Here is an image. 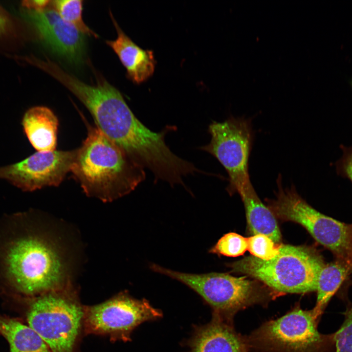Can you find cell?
Masks as SVG:
<instances>
[{
	"label": "cell",
	"mask_w": 352,
	"mask_h": 352,
	"mask_svg": "<svg viewBox=\"0 0 352 352\" xmlns=\"http://www.w3.org/2000/svg\"><path fill=\"white\" fill-rule=\"evenodd\" d=\"M22 123L27 137L38 152L56 150L59 121L51 110L32 107L25 113Z\"/></svg>",
	"instance_id": "9a60e30c"
},
{
	"label": "cell",
	"mask_w": 352,
	"mask_h": 352,
	"mask_svg": "<svg viewBox=\"0 0 352 352\" xmlns=\"http://www.w3.org/2000/svg\"><path fill=\"white\" fill-rule=\"evenodd\" d=\"M248 249L247 238L234 232L223 235L209 252L228 257L243 255Z\"/></svg>",
	"instance_id": "ffe728a7"
},
{
	"label": "cell",
	"mask_w": 352,
	"mask_h": 352,
	"mask_svg": "<svg viewBox=\"0 0 352 352\" xmlns=\"http://www.w3.org/2000/svg\"><path fill=\"white\" fill-rule=\"evenodd\" d=\"M344 321L333 333L334 352H352V304H348L344 312Z\"/></svg>",
	"instance_id": "7402d4cb"
},
{
	"label": "cell",
	"mask_w": 352,
	"mask_h": 352,
	"mask_svg": "<svg viewBox=\"0 0 352 352\" xmlns=\"http://www.w3.org/2000/svg\"><path fill=\"white\" fill-rule=\"evenodd\" d=\"M352 266L337 260L325 264L322 268L317 282V300L312 310L319 318L331 298L338 290L348 275Z\"/></svg>",
	"instance_id": "ac0fdd59"
},
{
	"label": "cell",
	"mask_w": 352,
	"mask_h": 352,
	"mask_svg": "<svg viewBox=\"0 0 352 352\" xmlns=\"http://www.w3.org/2000/svg\"><path fill=\"white\" fill-rule=\"evenodd\" d=\"M162 316V311L146 299H136L124 292L101 304L84 306L83 326L86 333L127 341L141 323Z\"/></svg>",
	"instance_id": "30bf717a"
},
{
	"label": "cell",
	"mask_w": 352,
	"mask_h": 352,
	"mask_svg": "<svg viewBox=\"0 0 352 352\" xmlns=\"http://www.w3.org/2000/svg\"><path fill=\"white\" fill-rule=\"evenodd\" d=\"M150 268L190 287L211 306L213 314L231 322L239 311L255 304H264L271 298L270 293L246 276L236 277L216 272L186 273L156 264H152Z\"/></svg>",
	"instance_id": "8992f818"
},
{
	"label": "cell",
	"mask_w": 352,
	"mask_h": 352,
	"mask_svg": "<svg viewBox=\"0 0 352 352\" xmlns=\"http://www.w3.org/2000/svg\"><path fill=\"white\" fill-rule=\"evenodd\" d=\"M8 20L1 8H0V33H3L7 28Z\"/></svg>",
	"instance_id": "d4e9b609"
},
{
	"label": "cell",
	"mask_w": 352,
	"mask_h": 352,
	"mask_svg": "<svg viewBox=\"0 0 352 352\" xmlns=\"http://www.w3.org/2000/svg\"><path fill=\"white\" fill-rule=\"evenodd\" d=\"M25 15L53 53L71 63H82L86 48L85 34L65 21L55 10H28Z\"/></svg>",
	"instance_id": "7c38bea8"
},
{
	"label": "cell",
	"mask_w": 352,
	"mask_h": 352,
	"mask_svg": "<svg viewBox=\"0 0 352 352\" xmlns=\"http://www.w3.org/2000/svg\"><path fill=\"white\" fill-rule=\"evenodd\" d=\"M76 154V149L38 152L21 162L0 167V179L24 191L58 186L70 172Z\"/></svg>",
	"instance_id": "8fae6325"
},
{
	"label": "cell",
	"mask_w": 352,
	"mask_h": 352,
	"mask_svg": "<svg viewBox=\"0 0 352 352\" xmlns=\"http://www.w3.org/2000/svg\"><path fill=\"white\" fill-rule=\"evenodd\" d=\"M247 250L252 256L264 260H269L279 253L277 245L268 236L261 234L254 235L247 238Z\"/></svg>",
	"instance_id": "44dd1931"
},
{
	"label": "cell",
	"mask_w": 352,
	"mask_h": 352,
	"mask_svg": "<svg viewBox=\"0 0 352 352\" xmlns=\"http://www.w3.org/2000/svg\"><path fill=\"white\" fill-rule=\"evenodd\" d=\"M208 131L211 140L200 149L214 156L225 169L228 192L238 193L251 182L248 161L254 138L251 120L230 117L223 122H212Z\"/></svg>",
	"instance_id": "9c48e42d"
},
{
	"label": "cell",
	"mask_w": 352,
	"mask_h": 352,
	"mask_svg": "<svg viewBox=\"0 0 352 352\" xmlns=\"http://www.w3.org/2000/svg\"><path fill=\"white\" fill-rule=\"evenodd\" d=\"M111 17L117 34L113 41H107L127 71L129 78L136 84L147 81L154 74L156 61L154 52L141 48L120 27L112 15Z\"/></svg>",
	"instance_id": "5bb4252c"
},
{
	"label": "cell",
	"mask_w": 352,
	"mask_h": 352,
	"mask_svg": "<svg viewBox=\"0 0 352 352\" xmlns=\"http://www.w3.org/2000/svg\"><path fill=\"white\" fill-rule=\"evenodd\" d=\"M243 203L248 227L253 235L261 234L270 238L275 243L281 241V234L275 217L257 195L251 182L239 192Z\"/></svg>",
	"instance_id": "2e32d148"
},
{
	"label": "cell",
	"mask_w": 352,
	"mask_h": 352,
	"mask_svg": "<svg viewBox=\"0 0 352 352\" xmlns=\"http://www.w3.org/2000/svg\"><path fill=\"white\" fill-rule=\"evenodd\" d=\"M323 258L312 247L280 245L279 253L269 260L254 256L229 264L234 272L245 274L282 293H305L316 290Z\"/></svg>",
	"instance_id": "3957f363"
},
{
	"label": "cell",
	"mask_w": 352,
	"mask_h": 352,
	"mask_svg": "<svg viewBox=\"0 0 352 352\" xmlns=\"http://www.w3.org/2000/svg\"><path fill=\"white\" fill-rule=\"evenodd\" d=\"M57 80L87 108L99 130L123 150H127L138 137L142 122L120 92L105 79L98 78L96 84L89 85L63 70Z\"/></svg>",
	"instance_id": "277c9868"
},
{
	"label": "cell",
	"mask_w": 352,
	"mask_h": 352,
	"mask_svg": "<svg viewBox=\"0 0 352 352\" xmlns=\"http://www.w3.org/2000/svg\"><path fill=\"white\" fill-rule=\"evenodd\" d=\"M351 85H352V82H351Z\"/></svg>",
	"instance_id": "484cf974"
},
{
	"label": "cell",
	"mask_w": 352,
	"mask_h": 352,
	"mask_svg": "<svg viewBox=\"0 0 352 352\" xmlns=\"http://www.w3.org/2000/svg\"><path fill=\"white\" fill-rule=\"evenodd\" d=\"M190 352H248L245 336L236 331L232 322L213 314L211 321L197 327L189 341Z\"/></svg>",
	"instance_id": "4fadbf2b"
},
{
	"label": "cell",
	"mask_w": 352,
	"mask_h": 352,
	"mask_svg": "<svg viewBox=\"0 0 352 352\" xmlns=\"http://www.w3.org/2000/svg\"><path fill=\"white\" fill-rule=\"evenodd\" d=\"M312 309L299 307L265 322L245 336L250 349L258 352H334L333 333L323 334Z\"/></svg>",
	"instance_id": "52a82bcc"
},
{
	"label": "cell",
	"mask_w": 352,
	"mask_h": 352,
	"mask_svg": "<svg viewBox=\"0 0 352 352\" xmlns=\"http://www.w3.org/2000/svg\"><path fill=\"white\" fill-rule=\"evenodd\" d=\"M342 157L337 162V172L342 176L348 178L352 183V146L343 147Z\"/></svg>",
	"instance_id": "603a6c76"
},
{
	"label": "cell",
	"mask_w": 352,
	"mask_h": 352,
	"mask_svg": "<svg viewBox=\"0 0 352 352\" xmlns=\"http://www.w3.org/2000/svg\"><path fill=\"white\" fill-rule=\"evenodd\" d=\"M31 215H15L0 232V281L27 297L72 285L74 270L63 238Z\"/></svg>",
	"instance_id": "6da1fadb"
},
{
	"label": "cell",
	"mask_w": 352,
	"mask_h": 352,
	"mask_svg": "<svg viewBox=\"0 0 352 352\" xmlns=\"http://www.w3.org/2000/svg\"><path fill=\"white\" fill-rule=\"evenodd\" d=\"M27 320L52 352H74L84 306L73 285L27 297Z\"/></svg>",
	"instance_id": "5b68a950"
},
{
	"label": "cell",
	"mask_w": 352,
	"mask_h": 352,
	"mask_svg": "<svg viewBox=\"0 0 352 352\" xmlns=\"http://www.w3.org/2000/svg\"><path fill=\"white\" fill-rule=\"evenodd\" d=\"M88 134L76 149L70 172L83 192L111 202L134 190L146 177L143 167L96 127L85 121Z\"/></svg>",
	"instance_id": "7a4b0ae2"
},
{
	"label": "cell",
	"mask_w": 352,
	"mask_h": 352,
	"mask_svg": "<svg viewBox=\"0 0 352 352\" xmlns=\"http://www.w3.org/2000/svg\"><path fill=\"white\" fill-rule=\"evenodd\" d=\"M276 198L269 202L274 215L303 226L320 244L331 251L337 260L352 266V224L322 214L309 205L293 186L283 188L277 179Z\"/></svg>",
	"instance_id": "ba28073f"
},
{
	"label": "cell",
	"mask_w": 352,
	"mask_h": 352,
	"mask_svg": "<svg viewBox=\"0 0 352 352\" xmlns=\"http://www.w3.org/2000/svg\"><path fill=\"white\" fill-rule=\"evenodd\" d=\"M0 334L7 340L10 352H52L36 331L15 318L0 315Z\"/></svg>",
	"instance_id": "e0dca14e"
},
{
	"label": "cell",
	"mask_w": 352,
	"mask_h": 352,
	"mask_svg": "<svg viewBox=\"0 0 352 352\" xmlns=\"http://www.w3.org/2000/svg\"><path fill=\"white\" fill-rule=\"evenodd\" d=\"M50 2L48 0H24L22 5L28 10L40 11L45 9Z\"/></svg>",
	"instance_id": "cb8c5ba5"
},
{
	"label": "cell",
	"mask_w": 352,
	"mask_h": 352,
	"mask_svg": "<svg viewBox=\"0 0 352 352\" xmlns=\"http://www.w3.org/2000/svg\"><path fill=\"white\" fill-rule=\"evenodd\" d=\"M52 2L55 10L65 21L76 27L85 35L97 37V35L83 21V0H57Z\"/></svg>",
	"instance_id": "d6986e66"
}]
</instances>
